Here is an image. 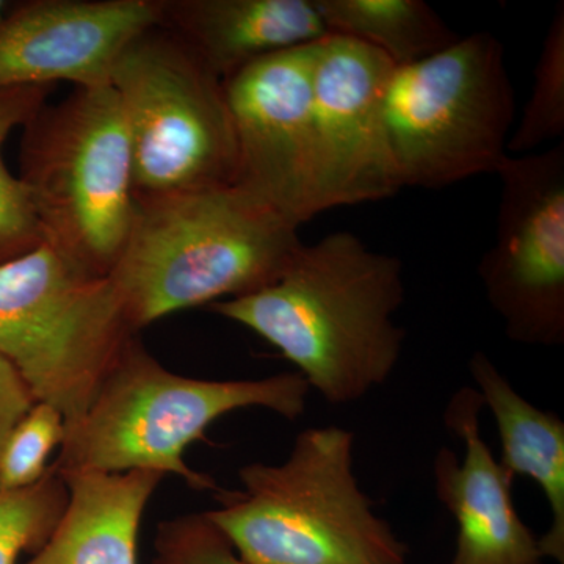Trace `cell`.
Returning a JSON list of instances; mask_svg holds the SVG:
<instances>
[{
  "mask_svg": "<svg viewBox=\"0 0 564 564\" xmlns=\"http://www.w3.org/2000/svg\"><path fill=\"white\" fill-rule=\"evenodd\" d=\"M404 302L403 265L336 231L300 243L269 284L210 304L281 351L326 402H359L391 378L406 332L393 315Z\"/></svg>",
  "mask_w": 564,
  "mask_h": 564,
  "instance_id": "obj_1",
  "label": "cell"
},
{
  "mask_svg": "<svg viewBox=\"0 0 564 564\" xmlns=\"http://www.w3.org/2000/svg\"><path fill=\"white\" fill-rule=\"evenodd\" d=\"M300 243L299 226L236 184L137 196L109 276L139 332L177 311L258 291Z\"/></svg>",
  "mask_w": 564,
  "mask_h": 564,
  "instance_id": "obj_2",
  "label": "cell"
},
{
  "mask_svg": "<svg viewBox=\"0 0 564 564\" xmlns=\"http://www.w3.org/2000/svg\"><path fill=\"white\" fill-rule=\"evenodd\" d=\"M352 447L350 430H303L284 463L247 464L242 489L204 516L248 564H406L410 549L352 473Z\"/></svg>",
  "mask_w": 564,
  "mask_h": 564,
  "instance_id": "obj_3",
  "label": "cell"
},
{
  "mask_svg": "<svg viewBox=\"0 0 564 564\" xmlns=\"http://www.w3.org/2000/svg\"><path fill=\"white\" fill-rule=\"evenodd\" d=\"M311 388L299 372L262 380H198L165 369L133 339L73 425L66 426L57 470L120 474L131 470L184 478L196 491L221 492L184 462L221 415L265 408L288 421L306 411Z\"/></svg>",
  "mask_w": 564,
  "mask_h": 564,
  "instance_id": "obj_4",
  "label": "cell"
},
{
  "mask_svg": "<svg viewBox=\"0 0 564 564\" xmlns=\"http://www.w3.org/2000/svg\"><path fill=\"white\" fill-rule=\"evenodd\" d=\"M20 180L44 242L109 276L137 207L131 141L110 84L74 87L24 126Z\"/></svg>",
  "mask_w": 564,
  "mask_h": 564,
  "instance_id": "obj_5",
  "label": "cell"
},
{
  "mask_svg": "<svg viewBox=\"0 0 564 564\" xmlns=\"http://www.w3.org/2000/svg\"><path fill=\"white\" fill-rule=\"evenodd\" d=\"M135 333L110 276L50 243L0 263V355L65 426L84 415Z\"/></svg>",
  "mask_w": 564,
  "mask_h": 564,
  "instance_id": "obj_6",
  "label": "cell"
},
{
  "mask_svg": "<svg viewBox=\"0 0 564 564\" xmlns=\"http://www.w3.org/2000/svg\"><path fill=\"white\" fill-rule=\"evenodd\" d=\"M383 113L402 188L436 191L496 174L516 115L503 44L477 32L432 57L393 66Z\"/></svg>",
  "mask_w": 564,
  "mask_h": 564,
  "instance_id": "obj_7",
  "label": "cell"
},
{
  "mask_svg": "<svg viewBox=\"0 0 564 564\" xmlns=\"http://www.w3.org/2000/svg\"><path fill=\"white\" fill-rule=\"evenodd\" d=\"M110 85L128 126L137 196L236 184L225 82L174 33L162 25L140 33L115 62Z\"/></svg>",
  "mask_w": 564,
  "mask_h": 564,
  "instance_id": "obj_8",
  "label": "cell"
},
{
  "mask_svg": "<svg viewBox=\"0 0 564 564\" xmlns=\"http://www.w3.org/2000/svg\"><path fill=\"white\" fill-rule=\"evenodd\" d=\"M496 237L478 263L486 299L508 339L564 344V144L510 155L496 172Z\"/></svg>",
  "mask_w": 564,
  "mask_h": 564,
  "instance_id": "obj_9",
  "label": "cell"
},
{
  "mask_svg": "<svg viewBox=\"0 0 564 564\" xmlns=\"http://www.w3.org/2000/svg\"><path fill=\"white\" fill-rule=\"evenodd\" d=\"M393 65L347 36L314 43L313 122L317 214L381 202L402 191L386 133Z\"/></svg>",
  "mask_w": 564,
  "mask_h": 564,
  "instance_id": "obj_10",
  "label": "cell"
},
{
  "mask_svg": "<svg viewBox=\"0 0 564 564\" xmlns=\"http://www.w3.org/2000/svg\"><path fill=\"white\" fill-rule=\"evenodd\" d=\"M314 43L278 52L225 82L236 133V185L293 225L313 220Z\"/></svg>",
  "mask_w": 564,
  "mask_h": 564,
  "instance_id": "obj_11",
  "label": "cell"
},
{
  "mask_svg": "<svg viewBox=\"0 0 564 564\" xmlns=\"http://www.w3.org/2000/svg\"><path fill=\"white\" fill-rule=\"evenodd\" d=\"M159 0H32L0 20V90L110 84L122 50L159 25Z\"/></svg>",
  "mask_w": 564,
  "mask_h": 564,
  "instance_id": "obj_12",
  "label": "cell"
},
{
  "mask_svg": "<svg viewBox=\"0 0 564 564\" xmlns=\"http://www.w3.org/2000/svg\"><path fill=\"white\" fill-rule=\"evenodd\" d=\"M484 408L475 388L454 393L444 423L463 441L464 458L443 447L433 459L434 492L458 529L448 564H543L540 538L514 507V477L481 437Z\"/></svg>",
  "mask_w": 564,
  "mask_h": 564,
  "instance_id": "obj_13",
  "label": "cell"
},
{
  "mask_svg": "<svg viewBox=\"0 0 564 564\" xmlns=\"http://www.w3.org/2000/svg\"><path fill=\"white\" fill-rule=\"evenodd\" d=\"M174 33L221 82L328 35L315 0H159Z\"/></svg>",
  "mask_w": 564,
  "mask_h": 564,
  "instance_id": "obj_14",
  "label": "cell"
},
{
  "mask_svg": "<svg viewBox=\"0 0 564 564\" xmlns=\"http://www.w3.org/2000/svg\"><path fill=\"white\" fill-rule=\"evenodd\" d=\"M55 467V466H54ZM68 502L33 564H137L144 508L163 475L58 470Z\"/></svg>",
  "mask_w": 564,
  "mask_h": 564,
  "instance_id": "obj_15",
  "label": "cell"
},
{
  "mask_svg": "<svg viewBox=\"0 0 564 564\" xmlns=\"http://www.w3.org/2000/svg\"><path fill=\"white\" fill-rule=\"evenodd\" d=\"M475 389L491 411L502 444L503 469L543 489L552 524L540 538L544 560L564 564V422L521 395L485 351L469 358Z\"/></svg>",
  "mask_w": 564,
  "mask_h": 564,
  "instance_id": "obj_16",
  "label": "cell"
},
{
  "mask_svg": "<svg viewBox=\"0 0 564 564\" xmlns=\"http://www.w3.org/2000/svg\"><path fill=\"white\" fill-rule=\"evenodd\" d=\"M328 35L347 36L411 65L452 46L458 35L423 0H315Z\"/></svg>",
  "mask_w": 564,
  "mask_h": 564,
  "instance_id": "obj_17",
  "label": "cell"
},
{
  "mask_svg": "<svg viewBox=\"0 0 564 564\" xmlns=\"http://www.w3.org/2000/svg\"><path fill=\"white\" fill-rule=\"evenodd\" d=\"M51 90L50 85L0 90V263L44 242L31 196L3 161V147L14 129L24 128L46 106Z\"/></svg>",
  "mask_w": 564,
  "mask_h": 564,
  "instance_id": "obj_18",
  "label": "cell"
},
{
  "mask_svg": "<svg viewBox=\"0 0 564 564\" xmlns=\"http://www.w3.org/2000/svg\"><path fill=\"white\" fill-rule=\"evenodd\" d=\"M564 133V3L555 7L533 70L521 120L508 140V154H530Z\"/></svg>",
  "mask_w": 564,
  "mask_h": 564,
  "instance_id": "obj_19",
  "label": "cell"
},
{
  "mask_svg": "<svg viewBox=\"0 0 564 564\" xmlns=\"http://www.w3.org/2000/svg\"><path fill=\"white\" fill-rule=\"evenodd\" d=\"M68 502L62 475H46L20 491L0 489V564H17L24 552H39L50 540Z\"/></svg>",
  "mask_w": 564,
  "mask_h": 564,
  "instance_id": "obj_20",
  "label": "cell"
},
{
  "mask_svg": "<svg viewBox=\"0 0 564 564\" xmlns=\"http://www.w3.org/2000/svg\"><path fill=\"white\" fill-rule=\"evenodd\" d=\"M65 430V419L54 406L36 402L0 447V489L20 491L40 481Z\"/></svg>",
  "mask_w": 564,
  "mask_h": 564,
  "instance_id": "obj_21",
  "label": "cell"
},
{
  "mask_svg": "<svg viewBox=\"0 0 564 564\" xmlns=\"http://www.w3.org/2000/svg\"><path fill=\"white\" fill-rule=\"evenodd\" d=\"M152 564H248L225 534L199 514L181 516L159 525Z\"/></svg>",
  "mask_w": 564,
  "mask_h": 564,
  "instance_id": "obj_22",
  "label": "cell"
},
{
  "mask_svg": "<svg viewBox=\"0 0 564 564\" xmlns=\"http://www.w3.org/2000/svg\"><path fill=\"white\" fill-rule=\"evenodd\" d=\"M35 403L20 372L0 355V447Z\"/></svg>",
  "mask_w": 564,
  "mask_h": 564,
  "instance_id": "obj_23",
  "label": "cell"
},
{
  "mask_svg": "<svg viewBox=\"0 0 564 564\" xmlns=\"http://www.w3.org/2000/svg\"><path fill=\"white\" fill-rule=\"evenodd\" d=\"M7 3L6 2H2V0H0V20H2L3 17H6V13H7Z\"/></svg>",
  "mask_w": 564,
  "mask_h": 564,
  "instance_id": "obj_24",
  "label": "cell"
},
{
  "mask_svg": "<svg viewBox=\"0 0 564 564\" xmlns=\"http://www.w3.org/2000/svg\"><path fill=\"white\" fill-rule=\"evenodd\" d=\"M25 564H33L32 562L25 563Z\"/></svg>",
  "mask_w": 564,
  "mask_h": 564,
  "instance_id": "obj_25",
  "label": "cell"
}]
</instances>
